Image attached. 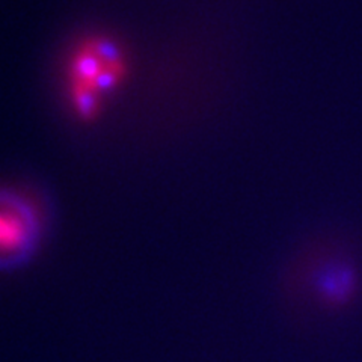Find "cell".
I'll list each match as a JSON object with an SVG mask.
<instances>
[{
    "label": "cell",
    "instance_id": "cell-1",
    "mask_svg": "<svg viewBox=\"0 0 362 362\" xmlns=\"http://www.w3.org/2000/svg\"><path fill=\"white\" fill-rule=\"evenodd\" d=\"M44 231L45 216L35 195L0 185V272L28 264L38 252Z\"/></svg>",
    "mask_w": 362,
    "mask_h": 362
}]
</instances>
